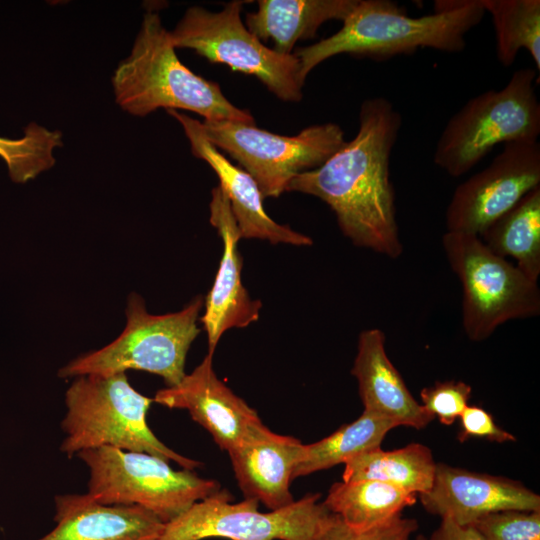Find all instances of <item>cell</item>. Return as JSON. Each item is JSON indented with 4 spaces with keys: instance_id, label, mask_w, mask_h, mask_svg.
<instances>
[{
    "instance_id": "484cf974",
    "label": "cell",
    "mask_w": 540,
    "mask_h": 540,
    "mask_svg": "<svg viewBox=\"0 0 540 540\" xmlns=\"http://www.w3.org/2000/svg\"><path fill=\"white\" fill-rule=\"evenodd\" d=\"M62 133L30 123L19 139L0 136V157L13 182L26 183L55 164L54 151L62 146Z\"/></svg>"
},
{
    "instance_id": "7a4b0ae2",
    "label": "cell",
    "mask_w": 540,
    "mask_h": 540,
    "mask_svg": "<svg viewBox=\"0 0 540 540\" xmlns=\"http://www.w3.org/2000/svg\"><path fill=\"white\" fill-rule=\"evenodd\" d=\"M484 14L480 0L436 1L434 12L420 17L408 16L393 1L358 0L336 33L294 52L301 79L305 82L317 65L338 54L385 59L421 48L461 52L466 34Z\"/></svg>"
},
{
    "instance_id": "7c38bea8",
    "label": "cell",
    "mask_w": 540,
    "mask_h": 540,
    "mask_svg": "<svg viewBox=\"0 0 540 540\" xmlns=\"http://www.w3.org/2000/svg\"><path fill=\"white\" fill-rule=\"evenodd\" d=\"M539 186L538 140L505 143L486 168L456 187L445 213L447 231L479 236Z\"/></svg>"
},
{
    "instance_id": "9a60e30c",
    "label": "cell",
    "mask_w": 540,
    "mask_h": 540,
    "mask_svg": "<svg viewBox=\"0 0 540 540\" xmlns=\"http://www.w3.org/2000/svg\"><path fill=\"white\" fill-rule=\"evenodd\" d=\"M210 222L223 241L219 268L201 317L208 337V353L213 355L225 331L247 327L259 318L262 303L253 300L242 283V256L238 250L242 237L229 200L219 186L212 189Z\"/></svg>"
},
{
    "instance_id": "1f68e13d",
    "label": "cell",
    "mask_w": 540,
    "mask_h": 540,
    "mask_svg": "<svg viewBox=\"0 0 540 540\" xmlns=\"http://www.w3.org/2000/svg\"><path fill=\"white\" fill-rule=\"evenodd\" d=\"M416 540H428V538H426L425 536H423L422 534L418 535V537L416 538Z\"/></svg>"
},
{
    "instance_id": "ba28073f",
    "label": "cell",
    "mask_w": 540,
    "mask_h": 540,
    "mask_svg": "<svg viewBox=\"0 0 540 540\" xmlns=\"http://www.w3.org/2000/svg\"><path fill=\"white\" fill-rule=\"evenodd\" d=\"M442 245L462 286V326L480 342L503 323L540 314V289L516 265L493 253L478 235L449 232Z\"/></svg>"
},
{
    "instance_id": "8fae6325",
    "label": "cell",
    "mask_w": 540,
    "mask_h": 540,
    "mask_svg": "<svg viewBox=\"0 0 540 540\" xmlns=\"http://www.w3.org/2000/svg\"><path fill=\"white\" fill-rule=\"evenodd\" d=\"M320 497L309 493L264 513L258 510L257 500L235 503L227 490L220 489L165 523L156 540H317L330 515Z\"/></svg>"
},
{
    "instance_id": "f1b7e54d",
    "label": "cell",
    "mask_w": 540,
    "mask_h": 540,
    "mask_svg": "<svg viewBox=\"0 0 540 540\" xmlns=\"http://www.w3.org/2000/svg\"><path fill=\"white\" fill-rule=\"evenodd\" d=\"M418 529V522L401 515L372 529L352 530L335 514L330 513L317 540H410Z\"/></svg>"
},
{
    "instance_id": "7402d4cb",
    "label": "cell",
    "mask_w": 540,
    "mask_h": 540,
    "mask_svg": "<svg viewBox=\"0 0 540 540\" xmlns=\"http://www.w3.org/2000/svg\"><path fill=\"white\" fill-rule=\"evenodd\" d=\"M416 499L415 494L387 483L358 480L334 483L323 504L349 528L362 532L400 516Z\"/></svg>"
},
{
    "instance_id": "9c48e42d",
    "label": "cell",
    "mask_w": 540,
    "mask_h": 540,
    "mask_svg": "<svg viewBox=\"0 0 540 540\" xmlns=\"http://www.w3.org/2000/svg\"><path fill=\"white\" fill-rule=\"evenodd\" d=\"M199 127L212 145L252 176L264 198L279 197L295 176L318 168L346 143L342 128L330 122L308 126L295 136L229 120H203Z\"/></svg>"
},
{
    "instance_id": "cb8c5ba5",
    "label": "cell",
    "mask_w": 540,
    "mask_h": 540,
    "mask_svg": "<svg viewBox=\"0 0 540 540\" xmlns=\"http://www.w3.org/2000/svg\"><path fill=\"white\" fill-rule=\"evenodd\" d=\"M397 424L363 411L355 421L341 426L331 435L305 445L293 471V480L346 463L353 457L381 446L387 433Z\"/></svg>"
},
{
    "instance_id": "ac0fdd59",
    "label": "cell",
    "mask_w": 540,
    "mask_h": 540,
    "mask_svg": "<svg viewBox=\"0 0 540 540\" xmlns=\"http://www.w3.org/2000/svg\"><path fill=\"white\" fill-rule=\"evenodd\" d=\"M55 528L39 540H156L165 523L143 507L105 505L88 493L55 497Z\"/></svg>"
},
{
    "instance_id": "277c9868",
    "label": "cell",
    "mask_w": 540,
    "mask_h": 540,
    "mask_svg": "<svg viewBox=\"0 0 540 540\" xmlns=\"http://www.w3.org/2000/svg\"><path fill=\"white\" fill-rule=\"evenodd\" d=\"M153 399L137 392L125 373L78 376L65 393V434L60 451L69 458L99 447L143 452L194 470L201 462L162 443L146 416Z\"/></svg>"
},
{
    "instance_id": "e0dca14e",
    "label": "cell",
    "mask_w": 540,
    "mask_h": 540,
    "mask_svg": "<svg viewBox=\"0 0 540 540\" xmlns=\"http://www.w3.org/2000/svg\"><path fill=\"white\" fill-rule=\"evenodd\" d=\"M351 374L357 380L365 412L417 430L434 419L416 401L390 361L385 334L380 329H367L359 334Z\"/></svg>"
},
{
    "instance_id": "d4e9b609",
    "label": "cell",
    "mask_w": 540,
    "mask_h": 540,
    "mask_svg": "<svg viewBox=\"0 0 540 540\" xmlns=\"http://www.w3.org/2000/svg\"><path fill=\"white\" fill-rule=\"evenodd\" d=\"M491 15L496 39V55L505 67L512 65L521 49L531 55L540 70V1L480 0Z\"/></svg>"
},
{
    "instance_id": "83f0119b",
    "label": "cell",
    "mask_w": 540,
    "mask_h": 540,
    "mask_svg": "<svg viewBox=\"0 0 540 540\" xmlns=\"http://www.w3.org/2000/svg\"><path fill=\"white\" fill-rule=\"evenodd\" d=\"M471 393V386L463 381H437L421 390V405L442 424L450 426L468 406Z\"/></svg>"
},
{
    "instance_id": "5bb4252c",
    "label": "cell",
    "mask_w": 540,
    "mask_h": 540,
    "mask_svg": "<svg viewBox=\"0 0 540 540\" xmlns=\"http://www.w3.org/2000/svg\"><path fill=\"white\" fill-rule=\"evenodd\" d=\"M425 510L459 525L503 510L540 511V496L519 481L437 463L431 489L419 495Z\"/></svg>"
},
{
    "instance_id": "4fadbf2b",
    "label": "cell",
    "mask_w": 540,
    "mask_h": 540,
    "mask_svg": "<svg viewBox=\"0 0 540 540\" xmlns=\"http://www.w3.org/2000/svg\"><path fill=\"white\" fill-rule=\"evenodd\" d=\"M153 401L187 410L227 452L268 429L257 412L217 377L209 353L179 384L157 391Z\"/></svg>"
},
{
    "instance_id": "8992f818",
    "label": "cell",
    "mask_w": 540,
    "mask_h": 540,
    "mask_svg": "<svg viewBox=\"0 0 540 540\" xmlns=\"http://www.w3.org/2000/svg\"><path fill=\"white\" fill-rule=\"evenodd\" d=\"M203 303L197 296L178 312L153 315L142 297L131 293L123 332L105 347L75 358L58 375H111L134 369L159 375L167 387H173L186 375V355L200 333L197 320Z\"/></svg>"
},
{
    "instance_id": "603a6c76",
    "label": "cell",
    "mask_w": 540,
    "mask_h": 540,
    "mask_svg": "<svg viewBox=\"0 0 540 540\" xmlns=\"http://www.w3.org/2000/svg\"><path fill=\"white\" fill-rule=\"evenodd\" d=\"M479 237L496 255L514 258L516 267L537 282L540 275V186L524 195Z\"/></svg>"
},
{
    "instance_id": "f546056e",
    "label": "cell",
    "mask_w": 540,
    "mask_h": 540,
    "mask_svg": "<svg viewBox=\"0 0 540 540\" xmlns=\"http://www.w3.org/2000/svg\"><path fill=\"white\" fill-rule=\"evenodd\" d=\"M459 420L458 440L461 442L471 437L483 438L497 443L516 440L514 435L499 427L492 415L481 407L468 405L461 413Z\"/></svg>"
},
{
    "instance_id": "5b68a950",
    "label": "cell",
    "mask_w": 540,
    "mask_h": 540,
    "mask_svg": "<svg viewBox=\"0 0 540 540\" xmlns=\"http://www.w3.org/2000/svg\"><path fill=\"white\" fill-rule=\"evenodd\" d=\"M536 69L516 70L500 90H487L466 102L446 123L434 163L452 177L471 170L496 145L538 140L540 102Z\"/></svg>"
},
{
    "instance_id": "d6986e66",
    "label": "cell",
    "mask_w": 540,
    "mask_h": 540,
    "mask_svg": "<svg viewBox=\"0 0 540 540\" xmlns=\"http://www.w3.org/2000/svg\"><path fill=\"white\" fill-rule=\"evenodd\" d=\"M303 447L297 438L267 429L229 450L234 474L245 498L261 502L269 510L294 502L290 482Z\"/></svg>"
},
{
    "instance_id": "52a82bcc",
    "label": "cell",
    "mask_w": 540,
    "mask_h": 540,
    "mask_svg": "<svg viewBox=\"0 0 540 540\" xmlns=\"http://www.w3.org/2000/svg\"><path fill=\"white\" fill-rule=\"evenodd\" d=\"M89 469L88 494L105 505H137L162 522L175 519L194 503L221 489L193 470H175L154 455L99 447L76 455Z\"/></svg>"
},
{
    "instance_id": "30bf717a",
    "label": "cell",
    "mask_w": 540,
    "mask_h": 540,
    "mask_svg": "<svg viewBox=\"0 0 540 540\" xmlns=\"http://www.w3.org/2000/svg\"><path fill=\"white\" fill-rule=\"evenodd\" d=\"M243 4L234 0L217 12L188 8L170 31L174 47L192 49L212 63L253 75L282 101H300L305 82L298 58L274 51L252 34L241 19Z\"/></svg>"
},
{
    "instance_id": "ffe728a7",
    "label": "cell",
    "mask_w": 540,
    "mask_h": 540,
    "mask_svg": "<svg viewBox=\"0 0 540 540\" xmlns=\"http://www.w3.org/2000/svg\"><path fill=\"white\" fill-rule=\"evenodd\" d=\"M358 0H259L246 15V27L259 40H272L273 50L293 54L298 40L315 37L327 21H344Z\"/></svg>"
},
{
    "instance_id": "44dd1931",
    "label": "cell",
    "mask_w": 540,
    "mask_h": 540,
    "mask_svg": "<svg viewBox=\"0 0 540 540\" xmlns=\"http://www.w3.org/2000/svg\"><path fill=\"white\" fill-rule=\"evenodd\" d=\"M436 467L432 451L424 444L411 443L392 451L377 447L348 460L342 481L375 480L420 495L431 489Z\"/></svg>"
},
{
    "instance_id": "2e32d148",
    "label": "cell",
    "mask_w": 540,
    "mask_h": 540,
    "mask_svg": "<svg viewBox=\"0 0 540 540\" xmlns=\"http://www.w3.org/2000/svg\"><path fill=\"white\" fill-rule=\"evenodd\" d=\"M183 127L193 155L204 160L219 178V187L229 200L242 238L310 246L312 239L275 222L266 213L264 197L250 174L232 164L202 134L199 121L176 110H167Z\"/></svg>"
},
{
    "instance_id": "4dcf8cb0",
    "label": "cell",
    "mask_w": 540,
    "mask_h": 540,
    "mask_svg": "<svg viewBox=\"0 0 540 540\" xmlns=\"http://www.w3.org/2000/svg\"><path fill=\"white\" fill-rule=\"evenodd\" d=\"M428 540H484L472 525H459L450 519L441 523Z\"/></svg>"
},
{
    "instance_id": "4316f807",
    "label": "cell",
    "mask_w": 540,
    "mask_h": 540,
    "mask_svg": "<svg viewBox=\"0 0 540 540\" xmlns=\"http://www.w3.org/2000/svg\"><path fill=\"white\" fill-rule=\"evenodd\" d=\"M470 525L484 540H540V511L503 510Z\"/></svg>"
},
{
    "instance_id": "6da1fadb",
    "label": "cell",
    "mask_w": 540,
    "mask_h": 540,
    "mask_svg": "<svg viewBox=\"0 0 540 540\" xmlns=\"http://www.w3.org/2000/svg\"><path fill=\"white\" fill-rule=\"evenodd\" d=\"M401 126L402 116L391 101L365 99L355 137L318 168L295 176L287 187L324 201L354 245L392 259L403 252L389 170Z\"/></svg>"
},
{
    "instance_id": "3957f363",
    "label": "cell",
    "mask_w": 540,
    "mask_h": 540,
    "mask_svg": "<svg viewBox=\"0 0 540 540\" xmlns=\"http://www.w3.org/2000/svg\"><path fill=\"white\" fill-rule=\"evenodd\" d=\"M158 12L147 11L128 57L112 76L116 103L144 117L157 109L188 110L204 120L255 124L248 110L233 105L216 82L192 72L178 58Z\"/></svg>"
}]
</instances>
